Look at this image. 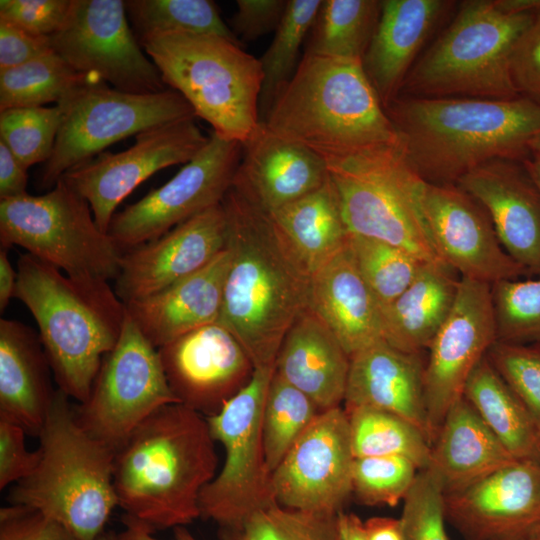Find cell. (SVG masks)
<instances>
[{"instance_id": "6da1fadb", "label": "cell", "mask_w": 540, "mask_h": 540, "mask_svg": "<svg viewBox=\"0 0 540 540\" xmlns=\"http://www.w3.org/2000/svg\"><path fill=\"white\" fill-rule=\"evenodd\" d=\"M222 204L231 258L218 322L236 337L255 369L275 367L286 333L308 307L310 277L268 214L232 188Z\"/></svg>"}, {"instance_id": "7a4b0ae2", "label": "cell", "mask_w": 540, "mask_h": 540, "mask_svg": "<svg viewBox=\"0 0 540 540\" xmlns=\"http://www.w3.org/2000/svg\"><path fill=\"white\" fill-rule=\"evenodd\" d=\"M385 111L411 167L428 183L450 184L495 159L525 161L540 132V105L508 100L397 96Z\"/></svg>"}, {"instance_id": "3957f363", "label": "cell", "mask_w": 540, "mask_h": 540, "mask_svg": "<svg viewBox=\"0 0 540 540\" xmlns=\"http://www.w3.org/2000/svg\"><path fill=\"white\" fill-rule=\"evenodd\" d=\"M215 442L204 415L180 403L161 407L116 450L118 506L154 532L192 523L216 476Z\"/></svg>"}, {"instance_id": "277c9868", "label": "cell", "mask_w": 540, "mask_h": 540, "mask_svg": "<svg viewBox=\"0 0 540 540\" xmlns=\"http://www.w3.org/2000/svg\"><path fill=\"white\" fill-rule=\"evenodd\" d=\"M261 121L314 152L329 170L402 147L361 60L304 54Z\"/></svg>"}, {"instance_id": "5b68a950", "label": "cell", "mask_w": 540, "mask_h": 540, "mask_svg": "<svg viewBox=\"0 0 540 540\" xmlns=\"http://www.w3.org/2000/svg\"><path fill=\"white\" fill-rule=\"evenodd\" d=\"M109 281L73 277L26 253L14 297L33 315L58 389L83 403L127 315Z\"/></svg>"}, {"instance_id": "8992f818", "label": "cell", "mask_w": 540, "mask_h": 540, "mask_svg": "<svg viewBox=\"0 0 540 540\" xmlns=\"http://www.w3.org/2000/svg\"><path fill=\"white\" fill-rule=\"evenodd\" d=\"M70 399L56 389L37 435L38 464L14 484L8 500L38 511L80 540H97L118 506L113 484L116 451L82 427Z\"/></svg>"}, {"instance_id": "52a82bcc", "label": "cell", "mask_w": 540, "mask_h": 540, "mask_svg": "<svg viewBox=\"0 0 540 540\" xmlns=\"http://www.w3.org/2000/svg\"><path fill=\"white\" fill-rule=\"evenodd\" d=\"M538 13L509 14L498 9L494 0L461 2L447 29L415 62L399 95L494 100L521 97L510 76L511 51Z\"/></svg>"}, {"instance_id": "ba28073f", "label": "cell", "mask_w": 540, "mask_h": 540, "mask_svg": "<svg viewBox=\"0 0 540 540\" xmlns=\"http://www.w3.org/2000/svg\"><path fill=\"white\" fill-rule=\"evenodd\" d=\"M165 85L179 92L213 132L244 143L259 125L260 59L217 35L172 33L139 42Z\"/></svg>"}, {"instance_id": "9c48e42d", "label": "cell", "mask_w": 540, "mask_h": 540, "mask_svg": "<svg viewBox=\"0 0 540 540\" xmlns=\"http://www.w3.org/2000/svg\"><path fill=\"white\" fill-rule=\"evenodd\" d=\"M329 172L349 235L390 243L425 263L443 262L425 213L426 181L402 147L353 159Z\"/></svg>"}, {"instance_id": "30bf717a", "label": "cell", "mask_w": 540, "mask_h": 540, "mask_svg": "<svg viewBox=\"0 0 540 540\" xmlns=\"http://www.w3.org/2000/svg\"><path fill=\"white\" fill-rule=\"evenodd\" d=\"M0 244L22 247L68 276L106 281L118 277L124 253L63 179L43 195L0 200Z\"/></svg>"}, {"instance_id": "8fae6325", "label": "cell", "mask_w": 540, "mask_h": 540, "mask_svg": "<svg viewBox=\"0 0 540 540\" xmlns=\"http://www.w3.org/2000/svg\"><path fill=\"white\" fill-rule=\"evenodd\" d=\"M62 123L50 158L40 175L41 188H52L62 176L113 143L168 123L195 118L177 91L131 93L89 79L57 104Z\"/></svg>"}, {"instance_id": "7c38bea8", "label": "cell", "mask_w": 540, "mask_h": 540, "mask_svg": "<svg viewBox=\"0 0 540 540\" xmlns=\"http://www.w3.org/2000/svg\"><path fill=\"white\" fill-rule=\"evenodd\" d=\"M275 367L256 368L249 383L222 409L207 416L211 434L225 450L221 471L202 490L201 517L221 533L238 531L256 512L277 504L268 468L262 415Z\"/></svg>"}, {"instance_id": "4fadbf2b", "label": "cell", "mask_w": 540, "mask_h": 540, "mask_svg": "<svg viewBox=\"0 0 540 540\" xmlns=\"http://www.w3.org/2000/svg\"><path fill=\"white\" fill-rule=\"evenodd\" d=\"M172 403L179 402L168 384L158 348L127 313L88 398L76 408L77 419L88 433L116 451L144 420Z\"/></svg>"}, {"instance_id": "5bb4252c", "label": "cell", "mask_w": 540, "mask_h": 540, "mask_svg": "<svg viewBox=\"0 0 540 540\" xmlns=\"http://www.w3.org/2000/svg\"><path fill=\"white\" fill-rule=\"evenodd\" d=\"M242 150V143L212 132L174 177L115 213L108 234L124 252L220 204L232 187Z\"/></svg>"}, {"instance_id": "9a60e30c", "label": "cell", "mask_w": 540, "mask_h": 540, "mask_svg": "<svg viewBox=\"0 0 540 540\" xmlns=\"http://www.w3.org/2000/svg\"><path fill=\"white\" fill-rule=\"evenodd\" d=\"M50 39L54 52L74 70L115 89L131 93L166 89L131 29L125 1L72 0L66 22Z\"/></svg>"}, {"instance_id": "2e32d148", "label": "cell", "mask_w": 540, "mask_h": 540, "mask_svg": "<svg viewBox=\"0 0 540 540\" xmlns=\"http://www.w3.org/2000/svg\"><path fill=\"white\" fill-rule=\"evenodd\" d=\"M208 140L195 118L168 123L136 135L124 151L98 154L61 179L89 203L96 224L108 233L116 208L138 185L161 169L186 164Z\"/></svg>"}, {"instance_id": "e0dca14e", "label": "cell", "mask_w": 540, "mask_h": 540, "mask_svg": "<svg viewBox=\"0 0 540 540\" xmlns=\"http://www.w3.org/2000/svg\"><path fill=\"white\" fill-rule=\"evenodd\" d=\"M354 459L345 409L321 412L272 473L277 504L338 514L352 494Z\"/></svg>"}, {"instance_id": "ac0fdd59", "label": "cell", "mask_w": 540, "mask_h": 540, "mask_svg": "<svg viewBox=\"0 0 540 540\" xmlns=\"http://www.w3.org/2000/svg\"><path fill=\"white\" fill-rule=\"evenodd\" d=\"M497 340L491 285L460 277L454 305L430 346L424 392L431 444L469 376Z\"/></svg>"}, {"instance_id": "d6986e66", "label": "cell", "mask_w": 540, "mask_h": 540, "mask_svg": "<svg viewBox=\"0 0 540 540\" xmlns=\"http://www.w3.org/2000/svg\"><path fill=\"white\" fill-rule=\"evenodd\" d=\"M445 516L465 540H527L540 535V463L514 460L445 493Z\"/></svg>"}, {"instance_id": "ffe728a7", "label": "cell", "mask_w": 540, "mask_h": 540, "mask_svg": "<svg viewBox=\"0 0 540 540\" xmlns=\"http://www.w3.org/2000/svg\"><path fill=\"white\" fill-rule=\"evenodd\" d=\"M424 207L442 261L460 277L490 285L529 277L503 248L485 208L459 185L426 182Z\"/></svg>"}, {"instance_id": "44dd1931", "label": "cell", "mask_w": 540, "mask_h": 540, "mask_svg": "<svg viewBox=\"0 0 540 540\" xmlns=\"http://www.w3.org/2000/svg\"><path fill=\"white\" fill-rule=\"evenodd\" d=\"M158 351L178 402L205 417L218 413L255 371L242 345L220 322L192 330Z\"/></svg>"}, {"instance_id": "7402d4cb", "label": "cell", "mask_w": 540, "mask_h": 540, "mask_svg": "<svg viewBox=\"0 0 540 540\" xmlns=\"http://www.w3.org/2000/svg\"><path fill=\"white\" fill-rule=\"evenodd\" d=\"M227 238L221 202L123 253L115 293L124 304L153 295L206 266L227 247Z\"/></svg>"}, {"instance_id": "603a6c76", "label": "cell", "mask_w": 540, "mask_h": 540, "mask_svg": "<svg viewBox=\"0 0 540 540\" xmlns=\"http://www.w3.org/2000/svg\"><path fill=\"white\" fill-rule=\"evenodd\" d=\"M456 184L485 208L505 251L540 277V190L524 162L491 160Z\"/></svg>"}, {"instance_id": "cb8c5ba5", "label": "cell", "mask_w": 540, "mask_h": 540, "mask_svg": "<svg viewBox=\"0 0 540 540\" xmlns=\"http://www.w3.org/2000/svg\"><path fill=\"white\" fill-rule=\"evenodd\" d=\"M242 145L231 188L266 214L316 190L330 175L318 155L274 134L262 121Z\"/></svg>"}, {"instance_id": "d4e9b609", "label": "cell", "mask_w": 540, "mask_h": 540, "mask_svg": "<svg viewBox=\"0 0 540 540\" xmlns=\"http://www.w3.org/2000/svg\"><path fill=\"white\" fill-rule=\"evenodd\" d=\"M423 353L398 350L385 340L350 356L344 409L368 407L396 414L418 427L431 444L424 392Z\"/></svg>"}, {"instance_id": "484cf974", "label": "cell", "mask_w": 540, "mask_h": 540, "mask_svg": "<svg viewBox=\"0 0 540 540\" xmlns=\"http://www.w3.org/2000/svg\"><path fill=\"white\" fill-rule=\"evenodd\" d=\"M230 258L226 247L197 272L153 295L125 304L128 315L156 348L218 322Z\"/></svg>"}, {"instance_id": "4316f807", "label": "cell", "mask_w": 540, "mask_h": 540, "mask_svg": "<svg viewBox=\"0 0 540 540\" xmlns=\"http://www.w3.org/2000/svg\"><path fill=\"white\" fill-rule=\"evenodd\" d=\"M446 0H382L362 67L384 109L399 95L415 58L441 17Z\"/></svg>"}, {"instance_id": "83f0119b", "label": "cell", "mask_w": 540, "mask_h": 540, "mask_svg": "<svg viewBox=\"0 0 540 540\" xmlns=\"http://www.w3.org/2000/svg\"><path fill=\"white\" fill-rule=\"evenodd\" d=\"M308 307L349 354L384 340L381 308L348 244L310 279Z\"/></svg>"}, {"instance_id": "f1b7e54d", "label": "cell", "mask_w": 540, "mask_h": 540, "mask_svg": "<svg viewBox=\"0 0 540 540\" xmlns=\"http://www.w3.org/2000/svg\"><path fill=\"white\" fill-rule=\"evenodd\" d=\"M349 368V354L309 307L286 333L275 360V371L321 412L344 403Z\"/></svg>"}, {"instance_id": "f546056e", "label": "cell", "mask_w": 540, "mask_h": 540, "mask_svg": "<svg viewBox=\"0 0 540 540\" xmlns=\"http://www.w3.org/2000/svg\"><path fill=\"white\" fill-rule=\"evenodd\" d=\"M39 334L27 325L0 319V416L38 435L56 390Z\"/></svg>"}, {"instance_id": "4dcf8cb0", "label": "cell", "mask_w": 540, "mask_h": 540, "mask_svg": "<svg viewBox=\"0 0 540 540\" xmlns=\"http://www.w3.org/2000/svg\"><path fill=\"white\" fill-rule=\"evenodd\" d=\"M516 460L464 396L447 412L431 444V468L445 493L461 489Z\"/></svg>"}, {"instance_id": "1f68e13d", "label": "cell", "mask_w": 540, "mask_h": 540, "mask_svg": "<svg viewBox=\"0 0 540 540\" xmlns=\"http://www.w3.org/2000/svg\"><path fill=\"white\" fill-rule=\"evenodd\" d=\"M446 263H425L411 285L381 309L383 338L394 348L423 353L450 314L460 278Z\"/></svg>"}, {"instance_id": "d6a6232c", "label": "cell", "mask_w": 540, "mask_h": 540, "mask_svg": "<svg viewBox=\"0 0 540 540\" xmlns=\"http://www.w3.org/2000/svg\"><path fill=\"white\" fill-rule=\"evenodd\" d=\"M268 215L310 279L348 244L349 233L331 175L316 190Z\"/></svg>"}, {"instance_id": "836d02e7", "label": "cell", "mask_w": 540, "mask_h": 540, "mask_svg": "<svg viewBox=\"0 0 540 540\" xmlns=\"http://www.w3.org/2000/svg\"><path fill=\"white\" fill-rule=\"evenodd\" d=\"M463 396L513 458L540 463V431L487 355L469 376Z\"/></svg>"}, {"instance_id": "e575fe53", "label": "cell", "mask_w": 540, "mask_h": 540, "mask_svg": "<svg viewBox=\"0 0 540 540\" xmlns=\"http://www.w3.org/2000/svg\"><path fill=\"white\" fill-rule=\"evenodd\" d=\"M381 7L382 0H322L304 54L362 61Z\"/></svg>"}, {"instance_id": "d590c367", "label": "cell", "mask_w": 540, "mask_h": 540, "mask_svg": "<svg viewBox=\"0 0 540 540\" xmlns=\"http://www.w3.org/2000/svg\"><path fill=\"white\" fill-rule=\"evenodd\" d=\"M354 457L400 456L420 470L430 464L431 444L408 420L379 409H345Z\"/></svg>"}, {"instance_id": "8d00e7d4", "label": "cell", "mask_w": 540, "mask_h": 540, "mask_svg": "<svg viewBox=\"0 0 540 540\" xmlns=\"http://www.w3.org/2000/svg\"><path fill=\"white\" fill-rule=\"evenodd\" d=\"M89 79L94 78L74 70L53 50L22 65L0 71V111L43 107L48 103L57 105Z\"/></svg>"}, {"instance_id": "74e56055", "label": "cell", "mask_w": 540, "mask_h": 540, "mask_svg": "<svg viewBox=\"0 0 540 540\" xmlns=\"http://www.w3.org/2000/svg\"><path fill=\"white\" fill-rule=\"evenodd\" d=\"M125 8L138 41L172 33L237 37L210 0H127Z\"/></svg>"}, {"instance_id": "f35d334b", "label": "cell", "mask_w": 540, "mask_h": 540, "mask_svg": "<svg viewBox=\"0 0 540 540\" xmlns=\"http://www.w3.org/2000/svg\"><path fill=\"white\" fill-rule=\"evenodd\" d=\"M322 0H288L274 38L260 59L263 82L259 99L262 119L294 76L300 48L307 39Z\"/></svg>"}, {"instance_id": "ab89813d", "label": "cell", "mask_w": 540, "mask_h": 540, "mask_svg": "<svg viewBox=\"0 0 540 540\" xmlns=\"http://www.w3.org/2000/svg\"><path fill=\"white\" fill-rule=\"evenodd\" d=\"M320 413L307 395L274 371L262 415L264 449L271 473Z\"/></svg>"}, {"instance_id": "60d3db41", "label": "cell", "mask_w": 540, "mask_h": 540, "mask_svg": "<svg viewBox=\"0 0 540 540\" xmlns=\"http://www.w3.org/2000/svg\"><path fill=\"white\" fill-rule=\"evenodd\" d=\"M349 245L358 270L381 309L411 285L425 264L403 248L381 240L349 235Z\"/></svg>"}, {"instance_id": "b9f144b4", "label": "cell", "mask_w": 540, "mask_h": 540, "mask_svg": "<svg viewBox=\"0 0 540 540\" xmlns=\"http://www.w3.org/2000/svg\"><path fill=\"white\" fill-rule=\"evenodd\" d=\"M223 540H339L338 514L306 511L279 504L253 514Z\"/></svg>"}, {"instance_id": "7bdbcfd3", "label": "cell", "mask_w": 540, "mask_h": 540, "mask_svg": "<svg viewBox=\"0 0 540 540\" xmlns=\"http://www.w3.org/2000/svg\"><path fill=\"white\" fill-rule=\"evenodd\" d=\"M497 340L540 346V277L491 285Z\"/></svg>"}, {"instance_id": "ee69618b", "label": "cell", "mask_w": 540, "mask_h": 540, "mask_svg": "<svg viewBox=\"0 0 540 540\" xmlns=\"http://www.w3.org/2000/svg\"><path fill=\"white\" fill-rule=\"evenodd\" d=\"M62 117L58 105L0 111V141L27 169L45 163L52 154Z\"/></svg>"}, {"instance_id": "f6af8a7d", "label": "cell", "mask_w": 540, "mask_h": 540, "mask_svg": "<svg viewBox=\"0 0 540 540\" xmlns=\"http://www.w3.org/2000/svg\"><path fill=\"white\" fill-rule=\"evenodd\" d=\"M419 470L400 456L357 457L352 467V494L367 506H396L405 499Z\"/></svg>"}, {"instance_id": "bcb514c9", "label": "cell", "mask_w": 540, "mask_h": 540, "mask_svg": "<svg viewBox=\"0 0 540 540\" xmlns=\"http://www.w3.org/2000/svg\"><path fill=\"white\" fill-rule=\"evenodd\" d=\"M487 358L540 431V346L496 340Z\"/></svg>"}, {"instance_id": "7dc6e473", "label": "cell", "mask_w": 540, "mask_h": 540, "mask_svg": "<svg viewBox=\"0 0 540 540\" xmlns=\"http://www.w3.org/2000/svg\"><path fill=\"white\" fill-rule=\"evenodd\" d=\"M403 502L400 519L406 540H449L445 528V491L431 468L419 470Z\"/></svg>"}, {"instance_id": "c3c4849f", "label": "cell", "mask_w": 540, "mask_h": 540, "mask_svg": "<svg viewBox=\"0 0 540 540\" xmlns=\"http://www.w3.org/2000/svg\"><path fill=\"white\" fill-rule=\"evenodd\" d=\"M72 0H1L0 18L38 36L51 37L66 22Z\"/></svg>"}, {"instance_id": "681fc988", "label": "cell", "mask_w": 540, "mask_h": 540, "mask_svg": "<svg viewBox=\"0 0 540 540\" xmlns=\"http://www.w3.org/2000/svg\"><path fill=\"white\" fill-rule=\"evenodd\" d=\"M509 70L519 96L540 105V12L516 40Z\"/></svg>"}, {"instance_id": "f907efd6", "label": "cell", "mask_w": 540, "mask_h": 540, "mask_svg": "<svg viewBox=\"0 0 540 540\" xmlns=\"http://www.w3.org/2000/svg\"><path fill=\"white\" fill-rule=\"evenodd\" d=\"M0 536L8 540H80L38 511L16 504L0 509Z\"/></svg>"}, {"instance_id": "816d5d0a", "label": "cell", "mask_w": 540, "mask_h": 540, "mask_svg": "<svg viewBox=\"0 0 540 540\" xmlns=\"http://www.w3.org/2000/svg\"><path fill=\"white\" fill-rule=\"evenodd\" d=\"M26 430L18 423L0 416V489L29 476L39 461V451L25 445Z\"/></svg>"}, {"instance_id": "f5cc1de1", "label": "cell", "mask_w": 540, "mask_h": 540, "mask_svg": "<svg viewBox=\"0 0 540 540\" xmlns=\"http://www.w3.org/2000/svg\"><path fill=\"white\" fill-rule=\"evenodd\" d=\"M288 0H237L231 19L232 32L247 41L262 37L278 28Z\"/></svg>"}, {"instance_id": "db71d44e", "label": "cell", "mask_w": 540, "mask_h": 540, "mask_svg": "<svg viewBox=\"0 0 540 540\" xmlns=\"http://www.w3.org/2000/svg\"><path fill=\"white\" fill-rule=\"evenodd\" d=\"M51 51L50 37L31 34L0 18V71L22 65Z\"/></svg>"}, {"instance_id": "11a10c76", "label": "cell", "mask_w": 540, "mask_h": 540, "mask_svg": "<svg viewBox=\"0 0 540 540\" xmlns=\"http://www.w3.org/2000/svg\"><path fill=\"white\" fill-rule=\"evenodd\" d=\"M27 168L0 141V200L27 195Z\"/></svg>"}, {"instance_id": "9f6ffc18", "label": "cell", "mask_w": 540, "mask_h": 540, "mask_svg": "<svg viewBox=\"0 0 540 540\" xmlns=\"http://www.w3.org/2000/svg\"><path fill=\"white\" fill-rule=\"evenodd\" d=\"M367 540H406L400 518L374 516L364 521Z\"/></svg>"}, {"instance_id": "6f0895ef", "label": "cell", "mask_w": 540, "mask_h": 540, "mask_svg": "<svg viewBox=\"0 0 540 540\" xmlns=\"http://www.w3.org/2000/svg\"><path fill=\"white\" fill-rule=\"evenodd\" d=\"M124 530L119 534L122 540H160L154 536V531L144 523L128 515L122 519ZM173 540H197L185 526L173 529Z\"/></svg>"}, {"instance_id": "680465c9", "label": "cell", "mask_w": 540, "mask_h": 540, "mask_svg": "<svg viewBox=\"0 0 540 540\" xmlns=\"http://www.w3.org/2000/svg\"><path fill=\"white\" fill-rule=\"evenodd\" d=\"M17 283V270L12 267L7 249H0V311L3 312L10 299L14 297Z\"/></svg>"}, {"instance_id": "91938a15", "label": "cell", "mask_w": 540, "mask_h": 540, "mask_svg": "<svg viewBox=\"0 0 540 540\" xmlns=\"http://www.w3.org/2000/svg\"><path fill=\"white\" fill-rule=\"evenodd\" d=\"M339 540H367L364 521L356 514L338 513Z\"/></svg>"}, {"instance_id": "94428289", "label": "cell", "mask_w": 540, "mask_h": 540, "mask_svg": "<svg viewBox=\"0 0 540 540\" xmlns=\"http://www.w3.org/2000/svg\"><path fill=\"white\" fill-rule=\"evenodd\" d=\"M498 9L509 14L540 12V0H494Z\"/></svg>"}, {"instance_id": "6125c7cd", "label": "cell", "mask_w": 540, "mask_h": 540, "mask_svg": "<svg viewBox=\"0 0 540 540\" xmlns=\"http://www.w3.org/2000/svg\"><path fill=\"white\" fill-rule=\"evenodd\" d=\"M523 162L540 190V155L532 154Z\"/></svg>"}, {"instance_id": "be15d7a7", "label": "cell", "mask_w": 540, "mask_h": 540, "mask_svg": "<svg viewBox=\"0 0 540 540\" xmlns=\"http://www.w3.org/2000/svg\"><path fill=\"white\" fill-rule=\"evenodd\" d=\"M529 148L532 154L540 155V132L531 139Z\"/></svg>"}, {"instance_id": "e7e4bbea", "label": "cell", "mask_w": 540, "mask_h": 540, "mask_svg": "<svg viewBox=\"0 0 540 540\" xmlns=\"http://www.w3.org/2000/svg\"><path fill=\"white\" fill-rule=\"evenodd\" d=\"M97 540H122L119 536V534H115L113 532H103Z\"/></svg>"}, {"instance_id": "03108f58", "label": "cell", "mask_w": 540, "mask_h": 540, "mask_svg": "<svg viewBox=\"0 0 540 540\" xmlns=\"http://www.w3.org/2000/svg\"><path fill=\"white\" fill-rule=\"evenodd\" d=\"M527 540H540V535H538V536H535V537H533V538H530V539H527Z\"/></svg>"}]
</instances>
